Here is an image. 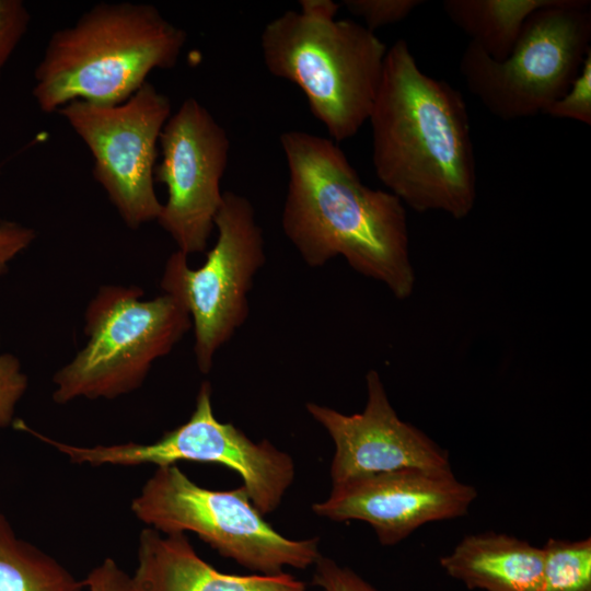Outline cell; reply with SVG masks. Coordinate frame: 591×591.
Segmentation results:
<instances>
[{
    "instance_id": "obj_21",
    "label": "cell",
    "mask_w": 591,
    "mask_h": 591,
    "mask_svg": "<svg viewBox=\"0 0 591 591\" xmlns=\"http://www.w3.org/2000/svg\"><path fill=\"white\" fill-rule=\"evenodd\" d=\"M28 385L20 360L12 354L0 355V428L13 424L16 404Z\"/></svg>"
},
{
    "instance_id": "obj_20",
    "label": "cell",
    "mask_w": 591,
    "mask_h": 591,
    "mask_svg": "<svg viewBox=\"0 0 591 591\" xmlns=\"http://www.w3.org/2000/svg\"><path fill=\"white\" fill-rule=\"evenodd\" d=\"M424 1L419 0H344L343 5L354 15L361 18L366 27L376 28L395 24L406 19Z\"/></svg>"
},
{
    "instance_id": "obj_22",
    "label": "cell",
    "mask_w": 591,
    "mask_h": 591,
    "mask_svg": "<svg viewBox=\"0 0 591 591\" xmlns=\"http://www.w3.org/2000/svg\"><path fill=\"white\" fill-rule=\"evenodd\" d=\"M31 14L21 0H0V78L19 43L25 35Z\"/></svg>"
},
{
    "instance_id": "obj_2",
    "label": "cell",
    "mask_w": 591,
    "mask_h": 591,
    "mask_svg": "<svg viewBox=\"0 0 591 591\" xmlns=\"http://www.w3.org/2000/svg\"><path fill=\"white\" fill-rule=\"evenodd\" d=\"M368 120L375 175L404 206L454 219L471 213L477 178L465 100L422 72L403 38L387 48Z\"/></svg>"
},
{
    "instance_id": "obj_5",
    "label": "cell",
    "mask_w": 591,
    "mask_h": 591,
    "mask_svg": "<svg viewBox=\"0 0 591 591\" xmlns=\"http://www.w3.org/2000/svg\"><path fill=\"white\" fill-rule=\"evenodd\" d=\"M142 296L137 286L99 288L84 314L85 346L54 374L55 403L131 393L193 327L173 297L163 293L143 301Z\"/></svg>"
},
{
    "instance_id": "obj_13",
    "label": "cell",
    "mask_w": 591,
    "mask_h": 591,
    "mask_svg": "<svg viewBox=\"0 0 591 591\" xmlns=\"http://www.w3.org/2000/svg\"><path fill=\"white\" fill-rule=\"evenodd\" d=\"M366 386L367 402L360 413L347 415L314 402L305 405L335 445L332 485L408 467L452 470L444 449L398 417L376 370L368 371Z\"/></svg>"
},
{
    "instance_id": "obj_15",
    "label": "cell",
    "mask_w": 591,
    "mask_h": 591,
    "mask_svg": "<svg viewBox=\"0 0 591 591\" xmlns=\"http://www.w3.org/2000/svg\"><path fill=\"white\" fill-rule=\"evenodd\" d=\"M440 566L471 590L540 591L544 551L503 533L470 534Z\"/></svg>"
},
{
    "instance_id": "obj_10",
    "label": "cell",
    "mask_w": 591,
    "mask_h": 591,
    "mask_svg": "<svg viewBox=\"0 0 591 591\" xmlns=\"http://www.w3.org/2000/svg\"><path fill=\"white\" fill-rule=\"evenodd\" d=\"M58 113L93 157L92 174L130 229L157 220L162 208L154 190L157 146L171 116V101L152 83L127 101L99 105L77 100Z\"/></svg>"
},
{
    "instance_id": "obj_9",
    "label": "cell",
    "mask_w": 591,
    "mask_h": 591,
    "mask_svg": "<svg viewBox=\"0 0 591 591\" xmlns=\"http://www.w3.org/2000/svg\"><path fill=\"white\" fill-rule=\"evenodd\" d=\"M35 438L79 465L163 467L189 461L225 466L240 475L251 501L264 515L280 506L296 476L287 452L268 440L255 442L231 422L216 418L207 381L198 390L189 419L152 443L77 445L40 432Z\"/></svg>"
},
{
    "instance_id": "obj_12",
    "label": "cell",
    "mask_w": 591,
    "mask_h": 591,
    "mask_svg": "<svg viewBox=\"0 0 591 591\" xmlns=\"http://www.w3.org/2000/svg\"><path fill=\"white\" fill-rule=\"evenodd\" d=\"M476 497L452 470L408 467L333 484L312 511L336 522L363 521L391 546L427 523L463 517Z\"/></svg>"
},
{
    "instance_id": "obj_18",
    "label": "cell",
    "mask_w": 591,
    "mask_h": 591,
    "mask_svg": "<svg viewBox=\"0 0 591 591\" xmlns=\"http://www.w3.org/2000/svg\"><path fill=\"white\" fill-rule=\"evenodd\" d=\"M540 591H591V538H551L544 547Z\"/></svg>"
},
{
    "instance_id": "obj_17",
    "label": "cell",
    "mask_w": 591,
    "mask_h": 591,
    "mask_svg": "<svg viewBox=\"0 0 591 591\" xmlns=\"http://www.w3.org/2000/svg\"><path fill=\"white\" fill-rule=\"evenodd\" d=\"M77 579L56 558L18 537L0 513V591H82Z\"/></svg>"
},
{
    "instance_id": "obj_6",
    "label": "cell",
    "mask_w": 591,
    "mask_h": 591,
    "mask_svg": "<svg viewBox=\"0 0 591 591\" xmlns=\"http://www.w3.org/2000/svg\"><path fill=\"white\" fill-rule=\"evenodd\" d=\"M134 515L161 533H194L221 556L259 575L306 569L322 556L320 540H292L276 531L243 486L212 490L178 466L157 467L132 499Z\"/></svg>"
},
{
    "instance_id": "obj_24",
    "label": "cell",
    "mask_w": 591,
    "mask_h": 591,
    "mask_svg": "<svg viewBox=\"0 0 591 591\" xmlns=\"http://www.w3.org/2000/svg\"><path fill=\"white\" fill-rule=\"evenodd\" d=\"M88 591H137L132 576L113 558H105L82 580Z\"/></svg>"
},
{
    "instance_id": "obj_3",
    "label": "cell",
    "mask_w": 591,
    "mask_h": 591,
    "mask_svg": "<svg viewBox=\"0 0 591 591\" xmlns=\"http://www.w3.org/2000/svg\"><path fill=\"white\" fill-rule=\"evenodd\" d=\"M187 33L152 4L101 2L50 36L34 71L33 97L44 113L81 100L127 101L154 69L178 61Z\"/></svg>"
},
{
    "instance_id": "obj_7",
    "label": "cell",
    "mask_w": 591,
    "mask_h": 591,
    "mask_svg": "<svg viewBox=\"0 0 591 591\" xmlns=\"http://www.w3.org/2000/svg\"><path fill=\"white\" fill-rule=\"evenodd\" d=\"M591 50V2L552 0L525 21L507 58L470 42L460 60L468 91L502 120L544 114L563 96Z\"/></svg>"
},
{
    "instance_id": "obj_25",
    "label": "cell",
    "mask_w": 591,
    "mask_h": 591,
    "mask_svg": "<svg viewBox=\"0 0 591 591\" xmlns=\"http://www.w3.org/2000/svg\"><path fill=\"white\" fill-rule=\"evenodd\" d=\"M35 231L14 221H0V276L10 263L34 241Z\"/></svg>"
},
{
    "instance_id": "obj_4",
    "label": "cell",
    "mask_w": 591,
    "mask_h": 591,
    "mask_svg": "<svg viewBox=\"0 0 591 591\" xmlns=\"http://www.w3.org/2000/svg\"><path fill=\"white\" fill-rule=\"evenodd\" d=\"M340 4L301 0L268 22L260 35L267 70L297 84L329 137H354L371 113L387 53L364 25L337 20Z\"/></svg>"
},
{
    "instance_id": "obj_16",
    "label": "cell",
    "mask_w": 591,
    "mask_h": 591,
    "mask_svg": "<svg viewBox=\"0 0 591 591\" xmlns=\"http://www.w3.org/2000/svg\"><path fill=\"white\" fill-rule=\"evenodd\" d=\"M552 0H445L449 20L495 60L511 53L526 19Z\"/></svg>"
},
{
    "instance_id": "obj_23",
    "label": "cell",
    "mask_w": 591,
    "mask_h": 591,
    "mask_svg": "<svg viewBox=\"0 0 591 591\" xmlns=\"http://www.w3.org/2000/svg\"><path fill=\"white\" fill-rule=\"evenodd\" d=\"M312 583L322 591H378L352 569L321 556L314 564Z\"/></svg>"
},
{
    "instance_id": "obj_11",
    "label": "cell",
    "mask_w": 591,
    "mask_h": 591,
    "mask_svg": "<svg viewBox=\"0 0 591 591\" xmlns=\"http://www.w3.org/2000/svg\"><path fill=\"white\" fill-rule=\"evenodd\" d=\"M162 159L154 182L167 189L158 223L187 256L202 253L222 205L230 139L225 129L194 97L166 120L160 138Z\"/></svg>"
},
{
    "instance_id": "obj_1",
    "label": "cell",
    "mask_w": 591,
    "mask_h": 591,
    "mask_svg": "<svg viewBox=\"0 0 591 591\" xmlns=\"http://www.w3.org/2000/svg\"><path fill=\"white\" fill-rule=\"evenodd\" d=\"M289 181L282 230L310 267L343 256L399 300L415 288L406 209L387 190L364 185L332 140L300 130L280 135Z\"/></svg>"
},
{
    "instance_id": "obj_19",
    "label": "cell",
    "mask_w": 591,
    "mask_h": 591,
    "mask_svg": "<svg viewBox=\"0 0 591 591\" xmlns=\"http://www.w3.org/2000/svg\"><path fill=\"white\" fill-rule=\"evenodd\" d=\"M544 114L591 126V50L570 88Z\"/></svg>"
},
{
    "instance_id": "obj_8",
    "label": "cell",
    "mask_w": 591,
    "mask_h": 591,
    "mask_svg": "<svg viewBox=\"0 0 591 591\" xmlns=\"http://www.w3.org/2000/svg\"><path fill=\"white\" fill-rule=\"evenodd\" d=\"M215 228L217 242L200 267H189L187 255L177 250L167 258L160 281L163 293L190 316L194 354L202 374L209 373L218 350L245 323L247 294L266 260L263 231L245 196L223 193Z\"/></svg>"
},
{
    "instance_id": "obj_14",
    "label": "cell",
    "mask_w": 591,
    "mask_h": 591,
    "mask_svg": "<svg viewBox=\"0 0 591 591\" xmlns=\"http://www.w3.org/2000/svg\"><path fill=\"white\" fill-rule=\"evenodd\" d=\"M137 591H306L291 573L232 575L205 561L184 533L146 528L139 535Z\"/></svg>"
}]
</instances>
